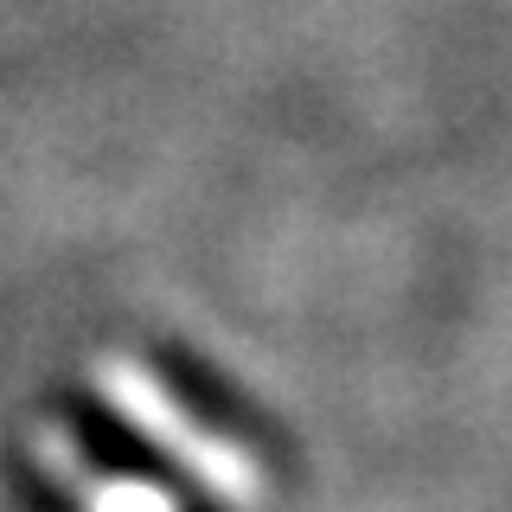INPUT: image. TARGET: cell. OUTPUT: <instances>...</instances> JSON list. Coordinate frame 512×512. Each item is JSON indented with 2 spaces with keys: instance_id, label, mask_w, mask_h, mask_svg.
Wrapping results in <instances>:
<instances>
[{
  "instance_id": "obj_2",
  "label": "cell",
  "mask_w": 512,
  "mask_h": 512,
  "mask_svg": "<svg viewBox=\"0 0 512 512\" xmlns=\"http://www.w3.org/2000/svg\"><path fill=\"white\" fill-rule=\"evenodd\" d=\"M32 455H39V468L52 474L84 512H180V506H173V493L154 487V480L96 474V461L84 455V442H77L64 423H45L39 436H32Z\"/></svg>"
},
{
  "instance_id": "obj_1",
  "label": "cell",
  "mask_w": 512,
  "mask_h": 512,
  "mask_svg": "<svg viewBox=\"0 0 512 512\" xmlns=\"http://www.w3.org/2000/svg\"><path fill=\"white\" fill-rule=\"evenodd\" d=\"M90 384H96V397H103V404L116 410L141 442H154L160 455H173V468L192 474L218 506L256 512L269 500L263 461H256L244 442H231V436H218L212 423H199V416H192L141 359H128V352H103V359L90 365Z\"/></svg>"
}]
</instances>
